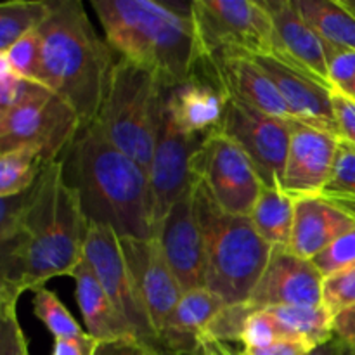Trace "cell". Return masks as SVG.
<instances>
[{
    "label": "cell",
    "mask_w": 355,
    "mask_h": 355,
    "mask_svg": "<svg viewBox=\"0 0 355 355\" xmlns=\"http://www.w3.org/2000/svg\"><path fill=\"white\" fill-rule=\"evenodd\" d=\"M0 205V304H17L24 291L44 288L52 277H73L90 224L59 162L45 166L30 189L2 198Z\"/></svg>",
    "instance_id": "obj_1"
},
{
    "label": "cell",
    "mask_w": 355,
    "mask_h": 355,
    "mask_svg": "<svg viewBox=\"0 0 355 355\" xmlns=\"http://www.w3.org/2000/svg\"><path fill=\"white\" fill-rule=\"evenodd\" d=\"M58 162L89 224L113 229L118 238H155L148 172L96 123L82 125Z\"/></svg>",
    "instance_id": "obj_2"
},
{
    "label": "cell",
    "mask_w": 355,
    "mask_h": 355,
    "mask_svg": "<svg viewBox=\"0 0 355 355\" xmlns=\"http://www.w3.org/2000/svg\"><path fill=\"white\" fill-rule=\"evenodd\" d=\"M92 7L120 58L151 71L168 89L196 75L201 58L191 2L94 0Z\"/></svg>",
    "instance_id": "obj_3"
},
{
    "label": "cell",
    "mask_w": 355,
    "mask_h": 355,
    "mask_svg": "<svg viewBox=\"0 0 355 355\" xmlns=\"http://www.w3.org/2000/svg\"><path fill=\"white\" fill-rule=\"evenodd\" d=\"M40 83L64 99L83 125L94 123L120 55L94 30L78 0L54 2L38 28Z\"/></svg>",
    "instance_id": "obj_4"
},
{
    "label": "cell",
    "mask_w": 355,
    "mask_h": 355,
    "mask_svg": "<svg viewBox=\"0 0 355 355\" xmlns=\"http://www.w3.org/2000/svg\"><path fill=\"white\" fill-rule=\"evenodd\" d=\"M194 208L203 236L205 288L225 305L248 304L274 248L257 232L250 217L222 210L196 179Z\"/></svg>",
    "instance_id": "obj_5"
},
{
    "label": "cell",
    "mask_w": 355,
    "mask_h": 355,
    "mask_svg": "<svg viewBox=\"0 0 355 355\" xmlns=\"http://www.w3.org/2000/svg\"><path fill=\"white\" fill-rule=\"evenodd\" d=\"M168 87L148 69L118 59L96 118L101 134L149 172L165 114Z\"/></svg>",
    "instance_id": "obj_6"
},
{
    "label": "cell",
    "mask_w": 355,
    "mask_h": 355,
    "mask_svg": "<svg viewBox=\"0 0 355 355\" xmlns=\"http://www.w3.org/2000/svg\"><path fill=\"white\" fill-rule=\"evenodd\" d=\"M191 16L201 61L272 54V19L262 0H193Z\"/></svg>",
    "instance_id": "obj_7"
},
{
    "label": "cell",
    "mask_w": 355,
    "mask_h": 355,
    "mask_svg": "<svg viewBox=\"0 0 355 355\" xmlns=\"http://www.w3.org/2000/svg\"><path fill=\"white\" fill-rule=\"evenodd\" d=\"M82 125L76 111L64 99L40 85L26 101L0 113V153L33 146L45 162L54 163Z\"/></svg>",
    "instance_id": "obj_8"
},
{
    "label": "cell",
    "mask_w": 355,
    "mask_h": 355,
    "mask_svg": "<svg viewBox=\"0 0 355 355\" xmlns=\"http://www.w3.org/2000/svg\"><path fill=\"white\" fill-rule=\"evenodd\" d=\"M191 172L224 211L250 217L263 184L248 156L215 128L193 156Z\"/></svg>",
    "instance_id": "obj_9"
},
{
    "label": "cell",
    "mask_w": 355,
    "mask_h": 355,
    "mask_svg": "<svg viewBox=\"0 0 355 355\" xmlns=\"http://www.w3.org/2000/svg\"><path fill=\"white\" fill-rule=\"evenodd\" d=\"M83 259L103 284L114 307L130 328L135 342L151 352L163 350L148 311L141 300L127 262L123 259L120 238L116 232L104 225L90 224L85 241Z\"/></svg>",
    "instance_id": "obj_10"
},
{
    "label": "cell",
    "mask_w": 355,
    "mask_h": 355,
    "mask_svg": "<svg viewBox=\"0 0 355 355\" xmlns=\"http://www.w3.org/2000/svg\"><path fill=\"white\" fill-rule=\"evenodd\" d=\"M217 130L248 156L263 187L283 189L291 120L262 113L234 99H225Z\"/></svg>",
    "instance_id": "obj_11"
},
{
    "label": "cell",
    "mask_w": 355,
    "mask_h": 355,
    "mask_svg": "<svg viewBox=\"0 0 355 355\" xmlns=\"http://www.w3.org/2000/svg\"><path fill=\"white\" fill-rule=\"evenodd\" d=\"M203 139L205 135H187L179 132L170 123L166 113L163 114L155 155L148 172L155 238L173 205L193 187L191 162Z\"/></svg>",
    "instance_id": "obj_12"
},
{
    "label": "cell",
    "mask_w": 355,
    "mask_h": 355,
    "mask_svg": "<svg viewBox=\"0 0 355 355\" xmlns=\"http://www.w3.org/2000/svg\"><path fill=\"white\" fill-rule=\"evenodd\" d=\"M120 246L156 335H159L165 321L184 295L162 243L158 238H120Z\"/></svg>",
    "instance_id": "obj_13"
},
{
    "label": "cell",
    "mask_w": 355,
    "mask_h": 355,
    "mask_svg": "<svg viewBox=\"0 0 355 355\" xmlns=\"http://www.w3.org/2000/svg\"><path fill=\"white\" fill-rule=\"evenodd\" d=\"M342 139L321 128L291 120V137L283 191L290 196H321L335 168Z\"/></svg>",
    "instance_id": "obj_14"
},
{
    "label": "cell",
    "mask_w": 355,
    "mask_h": 355,
    "mask_svg": "<svg viewBox=\"0 0 355 355\" xmlns=\"http://www.w3.org/2000/svg\"><path fill=\"white\" fill-rule=\"evenodd\" d=\"M322 284L324 277L312 260L300 259L290 250L274 248L248 304L257 311L322 305Z\"/></svg>",
    "instance_id": "obj_15"
},
{
    "label": "cell",
    "mask_w": 355,
    "mask_h": 355,
    "mask_svg": "<svg viewBox=\"0 0 355 355\" xmlns=\"http://www.w3.org/2000/svg\"><path fill=\"white\" fill-rule=\"evenodd\" d=\"M156 238L162 243L182 293L205 288V250L194 208V184L173 205L159 225Z\"/></svg>",
    "instance_id": "obj_16"
},
{
    "label": "cell",
    "mask_w": 355,
    "mask_h": 355,
    "mask_svg": "<svg viewBox=\"0 0 355 355\" xmlns=\"http://www.w3.org/2000/svg\"><path fill=\"white\" fill-rule=\"evenodd\" d=\"M198 69L214 80L225 99H234L283 120H293L276 83L252 58L224 55L207 59L200 62Z\"/></svg>",
    "instance_id": "obj_17"
},
{
    "label": "cell",
    "mask_w": 355,
    "mask_h": 355,
    "mask_svg": "<svg viewBox=\"0 0 355 355\" xmlns=\"http://www.w3.org/2000/svg\"><path fill=\"white\" fill-rule=\"evenodd\" d=\"M252 59L276 83L293 120L321 128L340 139L331 103V85L319 82L309 73L286 64L274 55H257Z\"/></svg>",
    "instance_id": "obj_18"
},
{
    "label": "cell",
    "mask_w": 355,
    "mask_h": 355,
    "mask_svg": "<svg viewBox=\"0 0 355 355\" xmlns=\"http://www.w3.org/2000/svg\"><path fill=\"white\" fill-rule=\"evenodd\" d=\"M272 19V54L286 64L329 83L326 47L314 28L305 21L295 0H262Z\"/></svg>",
    "instance_id": "obj_19"
},
{
    "label": "cell",
    "mask_w": 355,
    "mask_h": 355,
    "mask_svg": "<svg viewBox=\"0 0 355 355\" xmlns=\"http://www.w3.org/2000/svg\"><path fill=\"white\" fill-rule=\"evenodd\" d=\"M355 229V218L343 208L322 196L295 200V222L290 252L305 260H314L333 241Z\"/></svg>",
    "instance_id": "obj_20"
},
{
    "label": "cell",
    "mask_w": 355,
    "mask_h": 355,
    "mask_svg": "<svg viewBox=\"0 0 355 355\" xmlns=\"http://www.w3.org/2000/svg\"><path fill=\"white\" fill-rule=\"evenodd\" d=\"M225 97L214 80L200 69L166 92L165 113L170 123L187 135H207L218 127Z\"/></svg>",
    "instance_id": "obj_21"
},
{
    "label": "cell",
    "mask_w": 355,
    "mask_h": 355,
    "mask_svg": "<svg viewBox=\"0 0 355 355\" xmlns=\"http://www.w3.org/2000/svg\"><path fill=\"white\" fill-rule=\"evenodd\" d=\"M224 307V302L207 288L184 293L159 331L162 349L180 355H200L208 326Z\"/></svg>",
    "instance_id": "obj_22"
},
{
    "label": "cell",
    "mask_w": 355,
    "mask_h": 355,
    "mask_svg": "<svg viewBox=\"0 0 355 355\" xmlns=\"http://www.w3.org/2000/svg\"><path fill=\"white\" fill-rule=\"evenodd\" d=\"M73 279H75L76 304L85 322L87 333L101 343L123 342V340L135 342L130 328L107 297L103 284L85 259L75 270Z\"/></svg>",
    "instance_id": "obj_23"
},
{
    "label": "cell",
    "mask_w": 355,
    "mask_h": 355,
    "mask_svg": "<svg viewBox=\"0 0 355 355\" xmlns=\"http://www.w3.org/2000/svg\"><path fill=\"white\" fill-rule=\"evenodd\" d=\"M253 227L272 248H290L295 222V198L281 187H263L250 215Z\"/></svg>",
    "instance_id": "obj_24"
},
{
    "label": "cell",
    "mask_w": 355,
    "mask_h": 355,
    "mask_svg": "<svg viewBox=\"0 0 355 355\" xmlns=\"http://www.w3.org/2000/svg\"><path fill=\"white\" fill-rule=\"evenodd\" d=\"M295 3L324 44L355 51V17L340 0H295Z\"/></svg>",
    "instance_id": "obj_25"
},
{
    "label": "cell",
    "mask_w": 355,
    "mask_h": 355,
    "mask_svg": "<svg viewBox=\"0 0 355 355\" xmlns=\"http://www.w3.org/2000/svg\"><path fill=\"white\" fill-rule=\"evenodd\" d=\"M276 318L284 338L300 340L315 347L335 336V315L324 305H298V307L267 309Z\"/></svg>",
    "instance_id": "obj_26"
},
{
    "label": "cell",
    "mask_w": 355,
    "mask_h": 355,
    "mask_svg": "<svg viewBox=\"0 0 355 355\" xmlns=\"http://www.w3.org/2000/svg\"><path fill=\"white\" fill-rule=\"evenodd\" d=\"M52 7L54 2L44 0H6L0 3V52L37 31L51 16Z\"/></svg>",
    "instance_id": "obj_27"
},
{
    "label": "cell",
    "mask_w": 355,
    "mask_h": 355,
    "mask_svg": "<svg viewBox=\"0 0 355 355\" xmlns=\"http://www.w3.org/2000/svg\"><path fill=\"white\" fill-rule=\"evenodd\" d=\"M47 165L51 163L33 146L0 153V198L16 196L30 189Z\"/></svg>",
    "instance_id": "obj_28"
},
{
    "label": "cell",
    "mask_w": 355,
    "mask_h": 355,
    "mask_svg": "<svg viewBox=\"0 0 355 355\" xmlns=\"http://www.w3.org/2000/svg\"><path fill=\"white\" fill-rule=\"evenodd\" d=\"M33 312L54 338H83L89 335L80 328L58 295L45 286L33 291Z\"/></svg>",
    "instance_id": "obj_29"
},
{
    "label": "cell",
    "mask_w": 355,
    "mask_h": 355,
    "mask_svg": "<svg viewBox=\"0 0 355 355\" xmlns=\"http://www.w3.org/2000/svg\"><path fill=\"white\" fill-rule=\"evenodd\" d=\"M0 61L12 73L30 82L40 83V38L38 31L26 35L6 52H0Z\"/></svg>",
    "instance_id": "obj_30"
},
{
    "label": "cell",
    "mask_w": 355,
    "mask_h": 355,
    "mask_svg": "<svg viewBox=\"0 0 355 355\" xmlns=\"http://www.w3.org/2000/svg\"><path fill=\"white\" fill-rule=\"evenodd\" d=\"M322 198H355V146L340 141L335 168Z\"/></svg>",
    "instance_id": "obj_31"
},
{
    "label": "cell",
    "mask_w": 355,
    "mask_h": 355,
    "mask_svg": "<svg viewBox=\"0 0 355 355\" xmlns=\"http://www.w3.org/2000/svg\"><path fill=\"white\" fill-rule=\"evenodd\" d=\"M250 304L225 305L208 326L207 335L218 342H241L245 324L250 315L255 312Z\"/></svg>",
    "instance_id": "obj_32"
},
{
    "label": "cell",
    "mask_w": 355,
    "mask_h": 355,
    "mask_svg": "<svg viewBox=\"0 0 355 355\" xmlns=\"http://www.w3.org/2000/svg\"><path fill=\"white\" fill-rule=\"evenodd\" d=\"M322 277H329L355 266V229L340 236L324 252L312 260Z\"/></svg>",
    "instance_id": "obj_33"
},
{
    "label": "cell",
    "mask_w": 355,
    "mask_h": 355,
    "mask_svg": "<svg viewBox=\"0 0 355 355\" xmlns=\"http://www.w3.org/2000/svg\"><path fill=\"white\" fill-rule=\"evenodd\" d=\"M322 305L333 315L355 305V266L326 277L322 284Z\"/></svg>",
    "instance_id": "obj_34"
},
{
    "label": "cell",
    "mask_w": 355,
    "mask_h": 355,
    "mask_svg": "<svg viewBox=\"0 0 355 355\" xmlns=\"http://www.w3.org/2000/svg\"><path fill=\"white\" fill-rule=\"evenodd\" d=\"M281 338L284 336L276 318L266 309V311H255L250 315L245 324L241 343L245 349H262Z\"/></svg>",
    "instance_id": "obj_35"
},
{
    "label": "cell",
    "mask_w": 355,
    "mask_h": 355,
    "mask_svg": "<svg viewBox=\"0 0 355 355\" xmlns=\"http://www.w3.org/2000/svg\"><path fill=\"white\" fill-rule=\"evenodd\" d=\"M328 78L333 89L350 94L355 85V51L324 44Z\"/></svg>",
    "instance_id": "obj_36"
},
{
    "label": "cell",
    "mask_w": 355,
    "mask_h": 355,
    "mask_svg": "<svg viewBox=\"0 0 355 355\" xmlns=\"http://www.w3.org/2000/svg\"><path fill=\"white\" fill-rule=\"evenodd\" d=\"M17 304H0V355H30L28 342L17 321Z\"/></svg>",
    "instance_id": "obj_37"
},
{
    "label": "cell",
    "mask_w": 355,
    "mask_h": 355,
    "mask_svg": "<svg viewBox=\"0 0 355 355\" xmlns=\"http://www.w3.org/2000/svg\"><path fill=\"white\" fill-rule=\"evenodd\" d=\"M40 85L42 83L17 76L10 71L6 62L0 61V113H6L10 107L26 101Z\"/></svg>",
    "instance_id": "obj_38"
},
{
    "label": "cell",
    "mask_w": 355,
    "mask_h": 355,
    "mask_svg": "<svg viewBox=\"0 0 355 355\" xmlns=\"http://www.w3.org/2000/svg\"><path fill=\"white\" fill-rule=\"evenodd\" d=\"M331 103L336 123H338L340 139L355 146V97L338 89H333Z\"/></svg>",
    "instance_id": "obj_39"
},
{
    "label": "cell",
    "mask_w": 355,
    "mask_h": 355,
    "mask_svg": "<svg viewBox=\"0 0 355 355\" xmlns=\"http://www.w3.org/2000/svg\"><path fill=\"white\" fill-rule=\"evenodd\" d=\"M314 347L300 340L281 338L262 349H243V355H309Z\"/></svg>",
    "instance_id": "obj_40"
},
{
    "label": "cell",
    "mask_w": 355,
    "mask_h": 355,
    "mask_svg": "<svg viewBox=\"0 0 355 355\" xmlns=\"http://www.w3.org/2000/svg\"><path fill=\"white\" fill-rule=\"evenodd\" d=\"M101 342L90 335L83 338H54L51 355H96Z\"/></svg>",
    "instance_id": "obj_41"
},
{
    "label": "cell",
    "mask_w": 355,
    "mask_h": 355,
    "mask_svg": "<svg viewBox=\"0 0 355 355\" xmlns=\"http://www.w3.org/2000/svg\"><path fill=\"white\" fill-rule=\"evenodd\" d=\"M333 331L355 354V305L335 315Z\"/></svg>",
    "instance_id": "obj_42"
},
{
    "label": "cell",
    "mask_w": 355,
    "mask_h": 355,
    "mask_svg": "<svg viewBox=\"0 0 355 355\" xmlns=\"http://www.w3.org/2000/svg\"><path fill=\"white\" fill-rule=\"evenodd\" d=\"M151 350L142 347L141 343L123 340V342L101 343L96 355H149Z\"/></svg>",
    "instance_id": "obj_43"
},
{
    "label": "cell",
    "mask_w": 355,
    "mask_h": 355,
    "mask_svg": "<svg viewBox=\"0 0 355 355\" xmlns=\"http://www.w3.org/2000/svg\"><path fill=\"white\" fill-rule=\"evenodd\" d=\"M309 355H355L345 343L342 342L340 338L333 336L329 342L322 343V345L315 347Z\"/></svg>",
    "instance_id": "obj_44"
},
{
    "label": "cell",
    "mask_w": 355,
    "mask_h": 355,
    "mask_svg": "<svg viewBox=\"0 0 355 355\" xmlns=\"http://www.w3.org/2000/svg\"><path fill=\"white\" fill-rule=\"evenodd\" d=\"M200 355H243V352H234L231 347H227V343L218 342V340L207 335L201 342Z\"/></svg>",
    "instance_id": "obj_45"
},
{
    "label": "cell",
    "mask_w": 355,
    "mask_h": 355,
    "mask_svg": "<svg viewBox=\"0 0 355 355\" xmlns=\"http://www.w3.org/2000/svg\"><path fill=\"white\" fill-rule=\"evenodd\" d=\"M326 200L336 203L340 208H343L347 214H350L355 218V198H326Z\"/></svg>",
    "instance_id": "obj_46"
},
{
    "label": "cell",
    "mask_w": 355,
    "mask_h": 355,
    "mask_svg": "<svg viewBox=\"0 0 355 355\" xmlns=\"http://www.w3.org/2000/svg\"><path fill=\"white\" fill-rule=\"evenodd\" d=\"M340 3L355 17V0H340Z\"/></svg>",
    "instance_id": "obj_47"
},
{
    "label": "cell",
    "mask_w": 355,
    "mask_h": 355,
    "mask_svg": "<svg viewBox=\"0 0 355 355\" xmlns=\"http://www.w3.org/2000/svg\"><path fill=\"white\" fill-rule=\"evenodd\" d=\"M149 355H180V354L170 352V350H158V352H151Z\"/></svg>",
    "instance_id": "obj_48"
},
{
    "label": "cell",
    "mask_w": 355,
    "mask_h": 355,
    "mask_svg": "<svg viewBox=\"0 0 355 355\" xmlns=\"http://www.w3.org/2000/svg\"><path fill=\"white\" fill-rule=\"evenodd\" d=\"M350 96H354V97H355V85L352 87V90H350Z\"/></svg>",
    "instance_id": "obj_49"
}]
</instances>
